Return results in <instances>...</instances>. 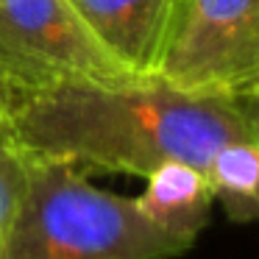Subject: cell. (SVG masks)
I'll return each mask as SVG.
<instances>
[{
  "label": "cell",
  "mask_w": 259,
  "mask_h": 259,
  "mask_svg": "<svg viewBox=\"0 0 259 259\" xmlns=\"http://www.w3.org/2000/svg\"><path fill=\"white\" fill-rule=\"evenodd\" d=\"M0 101L31 156L84 173L148 179L164 162L206 170L226 142L259 137V109L248 98L198 95L156 75L70 81Z\"/></svg>",
  "instance_id": "obj_1"
},
{
  "label": "cell",
  "mask_w": 259,
  "mask_h": 259,
  "mask_svg": "<svg viewBox=\"0 0 259 259\" xmlns=\"http://www.w3.org/2000/svg\"><path fill=\"white\" fill-rule=\"evenodd\" d=\"M187 248L137 198L101 190L75 164L31 156L3 259H170Z\"/></svg>",
  "instance_id": "obj_2"
},
{
  "label": "cell",
  "mask_w": 259,
  "mask_h": 259,
  "mask_svg": "<svg viewBox=\"0 0 259 259\" xmlns=\"http://www.w3.org/2000/svg\"><path fill=\"white\" fill-rule=\"evenodd\" d=\"M153 75L198 95L259 92V0H176Z\"/></svg>",
  "instance_id": "obj_3"
},
{
  "label": "cell",
  "mask_w": 259,
  "mask_h": 259,
  "mask_svg": "<svg viewBox=\"0 0 259 259\" xmlns=\"http://www.w3.org/2000/svg\"><path fill=\"white\" fill-rule=\"evenodd\" d=\"M137 78L70 0H0V98L70 81Z\"/></svg>",
  "instance_id": "obj_4"
},
{
  "label": "cell",
  "mask_w": 259,
  "mask_h": 259,
  "mask_svg": "<svg viewBox=\"0 0 259 259\" xmlns=\"http://www.w3.org/2000/svg\"><path fill=\"white\" fill-rule=\"evenodd\" d=\"M87 28L134 75H153L176 0H70Z\"/></svg>",
  "instance_id": "obj_5"
},
{
  "label": "cell",
  "mask_w": 259,
  "mask_h": 259,
  "mask_svg": "<svg viewBox=\"0 0 259 259\" xmlns=\"http://www.w3.org/2000/svg\"><path fill=\"white\" fill-rule=\"evenodd\" d=\"M137 203L162 231L192 245L209 220L214 195L201 167L190 162H164L145 179V192Z\"/></svg>",
  "instance_id": "obj_6"
},
{
  "label": "cell",
  "mask_w": 259,
  "mask_h": 259,
  "mask_svg": "<svg viewBox=\"0 0 259 259\" xmlns=\"http://www.w3.org/2000/svg\"><path fill=\"white\" fill-rule=\"evenodd\" d=\"M203 173L214 201L231 220L248 223L259 218V137L226 142L214 151Z\"/></svg>",
  "instance_id": "obj_7"
},
{
  "label": "cell",
  "mask_w": 259,
  "mask_h": 259,
  "mask_svg": "<svg viewBox=\"0 0 259 259\" xmlns=\"http://www.w3.org/2000/svg\"><path fill=\"white\" fill-rule=\"evenodd\" d=\"M28 151L17 140L9 112L0 101V259H3V242L12 229V220L20 209L25 184H28Z\"/></svg>",
  "instance_id": "obj_8"
},
{
  "label": "cell",
  "mask_w": 259,
  "mask_h": 259,
  "mask_svg": "<svg viewBox=\"0 0 259 259\" xmlns=\"http://www.w3.org/2000/svg\"><path fill=\"white\" fill-rule=\"evenodd\" d=\"M248 101H251V103H253V106H256V109H259V98H248Z\"/></svg>",
  "instance_id": "obj_9"
},
{
  "label": "cell",
  "mask_w": 259,
  "mask_h": 259,
  "mask_svg": "<svg viewBox=\"0 0 259 259\" xmlns=\"http://www.w3.org/2000/svg\"><path fill=\"white\" fill-rule=\"evenodd\" d=\"M253 98H259V92H256V95H253Z\"/></svg>",
  "instance_id": "obj_10"
}]
</instances>
